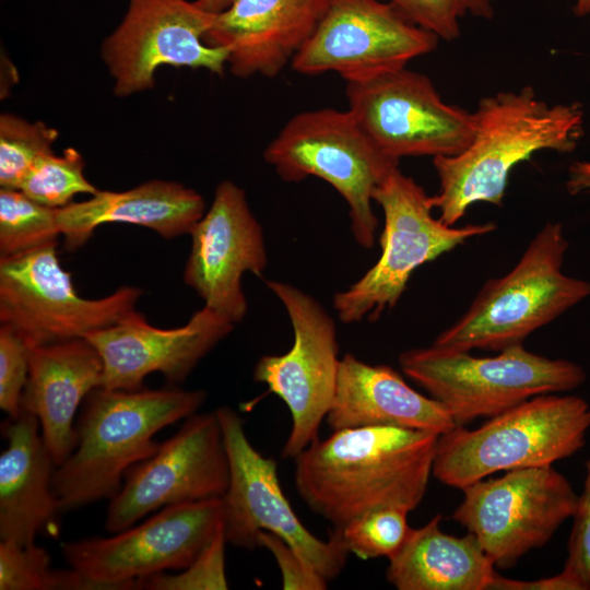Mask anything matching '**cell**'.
<instances>
[{"label":"cell","mask_w":590,"mask_h":590,"mask_svg":"<svg viewBox=\"0 0 590 590\" xmlns=\"http://www.w3.org/2000/svg\"><path fill=\"white\" fill-rule=\"evenodd\" d=\"M205 212L202 196L177 181L150 180L126 191L98 190L91 199L59 208L64 248L83 246L106 223H127L155 231L166 239L189 234Z\"/></svg>","instance_id":"obj_23"},{"label":"cell","mask_w":590,"mask_h":590,"mask_svg":"<svg viewBox=\"0 0 590 590\" xmlns=\"http://www.w3.org/2000/svg\"><path fill=\"white\" fill-rule=\"evenodd\" d=\"M588 15H589V23H590V13Z\"/></svg>","instance_id":"obj_40"},{"label":"cell","mask_w":590,"mask_h":590,"mask_svg":"<svg viewBox=\"0 0 590 590\" xmlns=\"http://www.w3.org/2000/svg\"><path fill=\"white\" fill-rule=\"evenodd\" d=\"M568 187L574 193L590 190V163H576L570 170Z\"/></svg>","instance_id":"obj_37"},{"label":"cell","mask_w":590,"mask_h":590,"mask_svg":"<svg viewBox=\"0 0 590 590\" xmlns=\"http://www.w3.org/2000/svg\"><path fill=\"white\" fill-rule=\"evenodd\" d=\"M234 1L235 0H196L194 3L209 13L220 14L228 9Z\"/></svg>","instance_id":"obj_38"},{"label":"cell","mask_w":590,"mask_h":590,"mask_svg":"<svg viewBox=\"0 0 590 590\" xmlns=\"http://www.w3.org/2000/svg\"><path fill=\"white\" fill-rule=\"evenodd\" d=\"M487 590H577V588L563 571L535 580L510 579L495 573Z\"/></svg>","instance_id":"obj_36"},{"label":"cell","mask_w":590,"mask_h":590,"mask_svg":"<svg viewBox=\"0 0 590 590\" xmlns=\"http://www.w3.org/2000/svg\"><path fill=\"white\" fill-rule=\"evenodd\" d=\"M57 129L42 121L30 122L12 114L0 116V186L20 189L34 164L52 152Z\"/></svg>","instance_id":"obj_28"},{"label":"cell","mask_w":590,"mask_h":590,"mask_svg":"<svg viewBox=\"0 0 590 590\" xmlns=\"http://www.w3.org/2000/svg\"><path fill=\"white\" fill-rule=\"evenodd\" d=\"M58 209L43 205L19 189H0V256H16L57 245Z\"/></svg>","instance_id":"obj_26"},{"label":"cell","mask_w":590,"mask_h":590,"mask_svg":"<svg viewBox=\"0 0 590 590\" xmlns=\"http://www.w3.org/2000/svg\"><path fill=\"white\" fill-rule=\"evenodd\" d=\"M439 435L396 426L333 430L295 460V485L316 514L341 528L381 507L423 500Z\"/></svg>","instance_id":"obj_1"},{"label":"cell","mask_w":590,"mask_h":590,"mask_svg":"<svg viewBox=\"0 0 590 590\" xmlns=\"http://www.w3.org/2000/svg\"><path fill=\"white\" fill-rule=\"evenodd\" d=\"M590 428V404L577 396L541 394L475 429L439 435L433 475L462 489L495 472L552 465L579 451Z\"/></svg>","instance_id":"obj_4"},{"label":"cell","mask_w":590,"mask_h":590,"mask_svg":"<svg viewBox=\"0 0 590 590\" xmlns=\"http://www.w3.org/2000/svg\"><path fill=\"white\" fill-rule=\"evenodd\" d=\"M345 95L367 137L394 160L457 155L473 139V111L444 102L427 75L406 67L347 81Z\"/></svg>","instance_id":"obj_12"},{"label":"cell","mask_w":590,"mask_h":590,"mask_svg":"<svg viewBox=\"0 0 590 590\" xmlns=\"http://www.w3.org/2000/svg\"><path fill=\"white\" fill-rule=\"evenodd\" d=\"M56 247L0 258V322L30 347L84 339L119 323L135 311L142 295L135 286H121L102 298L81 297Z\"/></svg>","instance_id":"obj_9"},{"label":"cell","mask_w":590,"mask_h":590,"mask_svg":"<svg viewBox=\"0 0 590 590\" xmlns=\"http://www.w3.org/2000/svg\"><path fill=\"white\" fill-rule=\"evenodd\" d=\"M473 116L470 144L457 155L433 158L439 190L430 203L449 226L476 202L502 206L516 165L540 151L571 153L583 137L580 103L550 105L532 86L482 97Z\"/></svg>","instance_id":"obj_2"},{"label":"cell","mask_w":590,"mask_h":590,"mask_svg":"<svg viewBox=\"0 0 590 590\" xmlns=\"http://www.w3.org/2000/svg\"><path fill=\"white\" fill-rule=\"evenodd\" d=\"M440 515L411 529L388 560L387 580L398 590H487L496 570L476 538L440 530Z\"/></svg>","instance_id":"obj_25"},{"label":"cell","mask_w":590,"mask_h":590,"mask_svg":"<svg viewBox=\"0 0 590 590\" xmlns=\"http://www.w3.org/2000/svg\"><path fill=\"white\" fill-rule=\"evenodd\" d=\"M228 484L217 413H193L152 457L127 471L108 505L105 529L115 534L161 507L223 497Z\"/></svg>","instance_id":"obj_15"},{"label":"cell","mask_w":590,"mask_h":590,"mask_svg":"<svg viewBox=\"0 0 590 590\" xmlns=\"http://www.w3.org/2000/svg\"><path fill=\"white\" fill-rule=\"evenodd\" d=\"M326 421L332 430L396 426L442 435L456 427L438 401L414 390L391 366L371 365L350 353L341 357Z\"/></svg>","instance_id":"obj_22"},{"label":"cell","mask_w":590,"mask_h":590,"mask_svg":"<svg viewBox=\"0 0 590 590\" xmlns=\"http://www.w3.org/2000/svg\"><path fill=\"white\" fill-rule=\"evenodd\" d=\"M229 465V484L223 499L226 543L255 550L261 531L287 542L328 582L343 570L346 548L335 538L324 541L297 518L283 494L276 462L249 441L239 415L229 406L215 410Z\"/></svg>","instance_id":"obj_13"},{"label":"cell","mask_w":590,"mask_h":590,"mask_svg":"<svg viewBox=\"0 0 590 590\" xmlns=\"http://www.w3.org/2000/svg\"><path fill=\"white\" fill-rule=\"evenodd\" d=\"M409 512L393 506L377 508L332 529L330 535L362 559L389 558L401 547L412 529L408 523Z\"/></svg>","instance_id":"obj_29"},{"label":"cell","mask_w":590,"mask_h":590,"mask_svg":"<svg viewBox=\"0 0 590 590\" xmlns=\"http://www.w3.org/2000/svg\"><path fill=\"white\" fill-rule=\"evenodd\" d=\"M399 364L447 410L456 426L492 417L536 396L574 390L586 380L580 365L532 353L523 344L488 357L432 344L402 352Z\"/></svg>","instance_id":"obj_6"},{"label":"cell","mask_w":590,"mask_h":590,"mask_svg":"<svg viewBox=\"0 0 590 590\" xmlns=\"http://www.w3.org/2000/svg\"><path fill=\"white\" fill-rule=\"evenodd\" d=\"M28 344L10 327H0V408L11 418L21 414V397L28 376Z\"/></svg>","instance_id":"obj_33"},{"label":"cell","mask_w":590,"mask_h":590,"mask_svg":"<svg viewBox=\"0 0 590 590\" xmlns=\"http://www.w3.org/2000/svg\"><path fill=\"white\" fill-rule=\"evenodd\" d=\"M223 523L202 553L177 575L164 571L137 580V589L145 590H226Z\"/></svg>","instance_id":"obj_32"},{"label":"cell","mask_w":590,"mask_h":590,"mask_svg":"<svg viewBox=\"0 0 590 590\" xmlns=\"http://www.w3.org/2000/svg\"><path fill=\"white\" fill-rule=\"evenodd\" d=\"M568 241L560 223L545 224L517 264L488 280L467 311L434 345L448 350L502 351L523 344L539 328L590 295V282L562 272Z\"/></svg>","instance_id":"obj_5"},{"label":"cell","mask_w":590,"mask_h":590,"mask_svg":"<svg viewBox=\"0 0 590 590\" xmlns=\"http://www.w3.org/2000/svg\"><path fill=\"white\" fill-rule=\"evenodd\" d=\"M574 12L578 16L588 15L590 13V0H576Z\"/></svg>","instance_id":"obj_39"},{"label":"cell","mask_w":590,"mask_h":590,"mask_svg":"<svg viewBox=\"0 0 590 590\" xmlns=\"http://www.w3.org/2000/svg\"><path fill=\"white\" fill-rule=\"evenodd\" d=\"M84 160L73 148L61 155H43L31 168L20 189L32 200L49 206L63 208L78 193L95 194L99 189L84 176Z\"/></svg>","instance_id":"obj_27"},{"label":"cell","mask_w":590,"mask_h":590,"mask_svg":"<svg viewBox=\"0 0 590 590\" xmlns=\"http://www.w3.org/2000/svg\"><path fill=\"white\" fill-rule=\"evenodd\" d=\"M216 14L187 0H130L119 26L104 40L102 58L117 96L152 88L162 66L205 69L222 76L228 51L204 44Z\"/></svg>","instance_id":"obj_17"},{"label":"cell","mask_w":590,"mask_h":590,"mask_svg":"<svg viewBox=\"0 0 590 590\" xmlns=\"http://www.w3.org/2000/svg\"><path fill=\"white\" fill-rule=\"evenodd\" d=\"M234 323L203 306L178 328L161 329L134 311L86 339L103 359L102 387L138 390L146 376L162 373L169 385L186 380L198 363L234 329Z\"/></svg>","instance_id":"obj_19"},{"label":"cell","mask_w":590,"mask_h":590,"mask_svg":"<svg viewBox=\"0 0 590 590\" xmlns=\"http://www.w3.org/2000/svg\"><path fill=\"white\" fill-rule=\"evenodd\" d=\"M204 390H110L96 388L86 397L78 425V445L52 475L61 512L101 499H113L134 464L160 448L157 432L200 409Z\"/></svg>","instance_id":"obj_3"},{"label":"cell","mask_w":590,"mask_h":590,"mask_svg":"<svg viewBox=\"0 0 590 590\" xmlns=\"http://www.w3.org/2000/svg\"><path fill=\"white\" fill-rule=\"evenodd\" d=\"M103 368L102 356L86 339L30 349L21 411L38 418L44 442L56 467L62 464L78 445L74 415L83 399L102 387Z\"/></svg>","instance_id":"obj_21"},{"label":"cell","mask_w":590,"mask_h":590,"mask_svg":"<svg viewBox=\"0 0 590 590\" xmlns=\"http://www.w3.org/2000/svg\"><path fill=\"white\" fill-rule=\"evenodd\" d=\"M373 199L385 217L381 253L355 283L334 295L333 308L343 323L376 320L397 305L414 270L496 229L493 222L456 227L435 219L430 196L399 167L379 184Z\"/></svg>","instance_id":"obj_8"},{"label":"cell","mask_w":590,"mask_h":590,"mask_svg":"<svg viewBox=\"0 0 590 590\" xmlns=\"http://www.w3.org/2000/svg\"><path fill=\"white\" fill-rule=\"evenodd\" d=\"M329 0H235L203 42L228 51L233 75L278 76L310 38Z\"/></svg>","instance_id":"obj_20"},{"label":"cell","mask_w":590,"mask_h":590,"mask_svg":"<svg viewBox=\"0 0 590 590\" xmlns=\"http://www.w3.org/2000/svg\"><path fill=\"white\" fill-rule=\"evenodd\" d=\"M408 20L439 39L455 40L460 35V20L465 16L491 20L492 0H385Z\"/></svg>","instance_id":"obj_31"},{"label":"cell","mask_w":590,"mask_h":590,"mask_svg":"<svg viewBox=\"0 0 590 590\" xmlns=\"http://www.w3.org/2000/svg\"><path fill=\"white\" fill-rule=\"evenodd\" d=\"M438 40L385 0H329L291 66L304 75L335 72L345 82L362 80L406 67Z\"/></svg>","instance_id":"obj_16"},{"label":"cell","mask_w":590,"mask_h":590,"mask_svg":"<svg viewBox=\"0 0 590 590\" xmlns=\"http://www.w3.org/2000/svg\"><path fill=\"white\" fill-rule=\"evenodd\" d=\"M258 544L273 555L282 575L284 590L327 589L328 581L280 536L261 531L258 535Z\"/></svg>","instance_id":"obj_35"},{"label":"cell","mask_w":590,"mask_h":590,"mask_svg":"<svg viewBox=\"0 0 590 590\" xmlns=\"http://www.w3.org/2000/svg\"><path fill=\"white\" fill-rule=\"evenodd\" d=\"M64 570L50 567L44 547L0 542V590H62Z\"/></svg>","instance_id":"obj_30"},{"label":"cell","mask_w":590,"mask_h":590,"mask_svg":"<svg viewBox=\"0 0 590 590\" xmlns=\"http://www.w3.org/2000/svg\"><path fill=\"white\" fill-rule=\"evenodd\" d=\"M461 491L463 500L452 519L476 538L494 566L502 569L546 544L573 517L578 497L552 465L514 469Z\"/></svg>","instance_id":"obj_11"},{"label":"cell","mask_w":590,"mask_h":590,"mask_svg":"<svg viewBox=\"0 0 590 590\" xmlns=\"http://www.w3.org/2000/svg\"><path fill=\"white\" fill-rule=\"evenodd\" d=\"M563 573L577 590H590V457L583 488L577 497Z\"/></svg>","instance_id":"obj_34"},{"label":"cell","mask_w":590,"mask_h":590,"mask_svg":"<svg viewBox=\"0 0 590 590\" xmlns=\"http://www.w3.org/2000/svg\"><path fill=\"white\" fill-rule=\"evenodd\" d=\"M189 234L185 283L204 306L234 324L240 322L248 311L243 275L261 276L268 266L262 226L244 189L231 180L221 181L210 208Z\"/></svg>","instance_id":"obj_18"},{"label":"cell","mask_w":590,"mask_h":590,"mask_svg":"<svg viewBox=\"0 0 590 590\" xmlns=\"http://www.w3.org/2000/svg\"><path fill=\"white\" fill-rule=\"evenodd\" d=\"M223 523L222 497L170 505L109 538L61 544L68 565L99 589H137V580L187 568Z\"/></svg>","instance_id":"obj_14"},{"label":"cell","mask_w":590,"mask_h":590,"mask_svg":"<svg viewBox=\"0 0 590 590\" xmlns=\"http://www.w3.org/2000/svg\"><path fill=\"white\" fill-rule=\"evenodd\" d=\"M267 286L286 310L294 341L284 354L261 356L253 379L286 404L292 426L282 457L295 459L319 439L334 398L341 361L337 326L326 308L297 286L276 280Z\"/></svg>","instance_id":"obj_10"},{"label":"cell","mask_w":590,"mask_h":590,"mask_svg":"<svg viewBox=\"0 0 590 590\" xmlns=\"http://www.w3.org/2000/svg\"><path fill=\"white\" fill-rule=\"evenodd\" d=\"M39 427L38 418L24 411L2 425L8 446L0 456V539L24 546L61 512L52 491L55 463Z\"/></svg>","instance_id":"obj_24"},{"label":"cell","mask_w":590,"mask_h":590,"mask_svg":"<svg viewBox=\"0 0 590 590\" xmlns=\"http://www.w3.org/2000/svg\"><path fill=\"white\" fill-rule=\"evenodd\" d=\"M263 158L283 181L312 176L331 185L347 203L356 243L366 249L374 246V191L399 161L374 144L349 109L318 108L293 116L267 145Z\"/></svg>","instance_id":"obj_7"}]
</instances>
